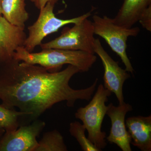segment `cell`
<instances>
[{"label": "cell", "mask_w": 151, "mask_h": 151, "mask_svg": "<svg viewBox=\"0 0 151 151\" xmlns=\"http://www.w3.org/2000/svg\"><path fill=\"white\" fill-rule=\"evenodd\" d=\"M80 71L73 65L51 72L45 68L13 59L0 65V100L9 109L17 108L32 119H37L56 103L66 102L74 107L77 100L89 101L98 79L85 89L71 88L69 81Z\"/></svg>", "instance_id": "6da1fadb"}, {"label": "cell", "mask_w": 151, "mask_h": 151, "mask_svg": "<svg viewBox=\"0 0 151 151\" xmlns=\"http://www.w3.org/2000/svg\"><path fill=\"white\" fill-rule=\"evenodd\" d=\"M14 58L19 61L42 66L51 72L60 71L65 64L73 65L81 73L87 72L96 62L94 54L80 50L45 49L38 52H29L24 47H19Z\"/></svg>", "instance_id": "7a4b0ae2"}, {"label": "cell", "mask_w": 151, "mask_h": 151, "mask_svg": "<svg viewBox=\"0 0 151 151\" xmlns=\"http://www.w3.org/2000/svg\"><path fill=\"white\" fill-rule=\"evenodd\" d=\"M111 93L100 84L89 104L78 108L75 114V118L81 120L87 130V138L100 151L107 145L106 134L102 131V126L107 112L105 103Z\"/></svg>", "instance_id": "3957f363"}, {"label": "cell", "mask_w": 151, "mask_h": 151, "mask_svg": "<svg viewBox=\"0 0 151 151\" xmlns=\"http://www.w3.org/2000/svg\"><path fill=\"white\" fill-rule=\"evenodd\" d=\"M92 20L94 34L105 40L112 50L120 57L126 70L133 73L134 68L127 54V41L129 37H136L139 34V28L122 27L106 16L102 17L95 14Z\"/></svg>", "instance_id": "277c9868"}, {"label": "cell", "mask_w": 151, "mask_h": 151, "mask_svg": "<svg viewBox=\"0 0 151 151\" xmlns=\"http://www.w3.org/2000/svg\"><path fill=\"white\" fill-rule=\"evenodd\" d=\"M55 5L48 2L40 9V13L35 22L28 28V36L27 37L24 47L27 51L32 52L37 46L47 35L57 32L66 25L75 24L88 18L92 15L93 9L80 16L73 18L63 19L57 17L53 13Z\"/></svg>", "instance_id": "5b68a950"}, {"label": "cell", "mask_w": 151, "mask_h": 151, "mask_svg": "<svg viewBox=\"0 0 151 151\" xmlns=\"http://www.w3.org/2000/svg\"><path fill=\"white\" fill-rule=\"evenodd\" d=\"M72 27H65L53 40L41 44L42 49H58L80 50L94 54V30L92 22L86 18Z\"/></svg>", "instance_id": "8992f818"}, {"label": "cell", "mask_w": 151, "mask_h": 151, "mask_svg": "<svg viewBox=\"0 0 151 151\" xmlns=\"http://www.w3.org/2000/svg\"><path fill=\"white\" fill-rule=\"evenodd\" d=\"M45 127V122L36 120L15 131L5 132L0 140V151H35L37 138Z\"/></svg>", "instance_id": "52a82bcc"}, {"label": "cell", "mask_w": 151, "mask_h": 151, "mask_svg": "<svg viewBox=\"0 0 151 151\" xmlns=\"http://www.w3.org/2000/svg\"><path fill=\"white\" fill-rule=\"evenodd\" d=\"M94 52L100 57L104 67L103 86L115 94L119 104H122L124 102L123 86L125 81L131 77L130 74L105 51L99 39L94 41Z\"/></svg>", "instance_id": "ba28073f"}, {"label": "cell", "mask_w": 151, "mask_h": 151, "mask_svg": "<svg viewBox=\"0 0 151 151\" xmlns=\"http://www.w3.org/2000/svg\"><path fill=\"white\" fill-rule=\"evenodd\" d=\"M133 107L124 102L115 106L110 103L107 106L106 115L111 121L110 134L106 140L111 144H114L123 151H132L131 138L126 128L125 117L127 113L133 110Z\"/></svg>", "instance_id": "9c48e42d"}, {"label": "cell", "mask_w": 151, "mask_h": 151, "mask_svg": "<svg viewBox=\"0 0 151 151\" xmlns=\"http://www.w3.org/2000/svg\"><path fill=\"white\" fill-rule=\"evenodd\" d=\"M27 37L24 28L0 16V65L14 59L17 49L24 47Z\"/></svg>", "instance_id": "30bf717a"}, {"label": "cell", "mask_w": 151, "mask_h": 151, "mask_svg": "<svg viewBox=\"0 0 151 151\" xmlns=\"http://www.w3.org/2000/svg\"><path fill=\"white\" fill-rule=\"evenodd\" d=\"M125 123L131 138V144L142 151H151V115L132 116Z\"/></svg>", "instance_id": "8fae6325"}, {"label": "cell", "mask_w": 151, "mask_h": 151, "mask_svg": "<svg viewBox=\"0 0 151 151\" xmlns=\"http://www.w3.org/2000/svg\"><path fill=\"white\" fill-rule=\"evenodd\" d=\"M151 5V0H124L113 22L127 28L133 27L143 11Z\"/></svg>", "instance_id": "7c38bea8"}, {"label": "cell", "mask_w": 151, "mask_h": 151, "mask_svg": "<svg viewBox=\"0 0 151 151\" xmlns=\"http://www.w3.org/2000/svg\"><path fill=\"white\" fill-rule=\"evenodd\" d=\"M25 0H2V15L12 24L25 28L29 15Z\"/></svg>", "instance_id": "4fadbf2b"}, {"label": "cell", "mask_w": 151, "mask_h": 151, "mask_svg": "<svg viewBox=\"0 0 151 151\" xmlns=\"http://www.w3.org/2000/svg\"><path fill=\"white\" fill-rule=\"evenodd\" d=\"M67 151L63 137L56 129L45 133L35 150V151Z\"/></svg>", "instance_id": "5bb4252c"}, {"label": "cell", "mask_w": 151, "mask_h": 151, "mask_svg": "<svg viewBox=\"0 0 151 151\" xmlns=\"http://www.w3.org/2000/svg\"><path fill=\"white\" fill-rule=\"evenodd\" d=\"M27 116L24 112L9 109L0 105V125L5 132H12L18 128V117Z\"/></svg>", "instance_id": "9a60e30c"}, {"label": "cell", "mask_w": 151, "mask_h": 151, "mask_svg": "<svg viewBox=\"0 0 151 151\" xmlns=\"http://www.w3.org/2000/svg\"><path fill=\"white\" fill-rule=\"evenodd\" d=\"M86 128L83 124L77 121L71 122L69 125L70 135L74 137L84 151H100L89 139L86 137L85 132Z\"/></svg>", "instance_id": "2e32d148"}, {"label": "cell", "mask_w": 151, "mask_h": 151, "mask_svg": "<svg viewBox=\"0 0 151 151\" xmlns=\"http://www.w3.org/2000/svg\"><path fill=\"white\" fill-rule=\"evenodd\" d=\"M138 22L143 28L149 32L151 31V5L141 14Z\"/></svg>", "instance_id": "e0dca14e"}, {"label": "cell", "mask_w": 151, "mask_h": 151, "mask_svg": "<svg viewBox=\"0 0 151 151\" xmlns=\"http://www.w3.org/2000/svg\"><path fill=\"white\" fill-rule=\"evenodd\" d=\"M58 1L59 0H35L34 3L36 7L40 9L44 7L47 3H51L55 5Z\"/></svg>", "instance_id": "ac0fdd59"}, {"label": "cell", "mask_w": 151, "mask_h": 151, "mask_svg": "<svg viewBox=\"0 0 151 151\" xmlns=\"http://www.w3.org/2000/svg\"><path fill=\"white\" fill-rule=\"evenodd\" d=\"M1 3L2 0H0V16H2Z\"/></svg>", "instance_id": "d6986e66"}, {"label": "cell", "mask_w": 151, "mask_h": 151, "mask_svg": "<svg viewBox=\"0 0 151 151\" xmlns=\"http://www.w3.org/2000/svg\"><path fill=\"white\" fill-rule=\"evenodd\" d=\"M5 132H0V140H1V138L2 137L3 134Z\"/></svg>", "instance_id": "ffe728a7"}, {"label": "cell", "mask_w": 151, "mask_h": 151, "mask_svg": "<svg viewBox=\"0 0 151 151\" xmlns=\"http://www.w3.org/2000/svg\"><path fill=\"white\" fill-rule=\"evenodd\" d=\"M0 132H5L4 129L0 125Z\"/></svg>", "instance_id": "44dd1931"}, {"label": "cell", "mask_w": 151, "mask_h": 151, "mask_svg": "<svg viewBox=\"0 0 151 151\" xmlns=\"http://www.w3.org/2000/svg\"><path fill=\"white\" fill-rule=\"evenodd\" d=\"M32 2L35 3V0H30Z\"/></svg>", "instance_id": "7402d4cb"}]
</instances>
